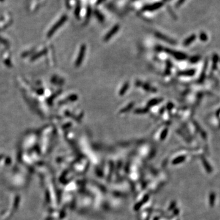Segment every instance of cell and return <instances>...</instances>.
<instances>
[{
    "label": "cell",
    "mask_w": 220,
    "mask_h": 220,
    "mask_svg": "<svg viewBox=\"0 0 220 220\" xmlns=\"http://www.w3.org/2000/svg\"><path fill=\"white\" fill-rule=\"evenodd\" d=\"M95 16H96V17H97V18H98V20H99L100 21H104V17H103V16L102 15V14H100V13L98 12V11H95Z\"/></svg>",
    "instance_id": "13"
},
{
    "label": "cell",
    "mask_w": 220,
    "mask_h": 220,
    "mask_svg": "<svg viewBox=\"0 0 220 220\" xmlns=\"http://www.w3.org/2000/svg\"><path fill=\"white\" fill-rule=\"evenodd\" d=\"M200 39L202 40L205 41V40H207V36L205 33H202L200 34Z\"/></svg>",
    "instance_id": "16"
},
{
    "label": "cell",
    "mask_w": 220,
    "mask_h": 220,
    "mask_svg": "<svg viewBox=\"0 0 220 220\" xmlns=\"http://www.w3.org/2000/svg\"><path fill=\"white\" fill-rule=\"evenodd\" d=\"M204 163L205 166H206V169H207V170L208 171V173H211V172H212V168H211L210 166H209V165L207 164V163L206 161H204Z\"/></svg>",
    "instance_id": "17"
},
{
    "label": "cell",
    "mask_w": 220,
    "mask_h": 220,
    "mask_svg": "<svg viewBox=\"0 0 220 220\" xmlns=\"http://www.w3.org/2000/svg\"><path fill=\"white\" fill-rule=\"evenodd\" d=\"M155 35L156 37H158V38L160 39V40H163V41L166 42H168V43H171V44H174V43H176V42H175L174 40H172L171 39L169 38V37H167V36H166L163 35V34H161V33H155Z\"/></svg>",
    "instance_id": "4"
},
{
    "label": "cell",
    "mask_w": 220,
    "mask_h": 220,
    "mask_svg": "<svg viewBox=\"0 0 220 220\" xmlns=\"http://www.w3.org/2000/svg\"><path fill=\"white\" fill-rule=\"evenodd\" d=\"M166 51L178 60H183L186 58V55L185 53H180V52L173 51L171 50H166Z\"/></svg>",
    "instance_id": "1"
},
{
    "label": "cell",
    "mask_w": 220,
    "mask_h": 220,
    "mask_svg": "<svg viewBox=\"0 0 220 220\" xmlns=\"http://www.w3.org/2000/svg\"><path fill=\"white\" fill-rule=\"evenodd\" d=\"M168 130L167 128H166V129L163 130V132H162V133L161 134V139L163 140V139L165 138V137L166 136V135H167L168 134Z\"/></svg>",
    "instance_id": "15"
},
{
    "label": "cell",
    "mask_w": 220,
    "mask_h": 220,
    "mask_svg": "<svg viewBox=\"0 0 220 220\" xmlns=\"http://www.w3.org/2000/svg\"><path fill=\"white\" fill-rule=\"evenodd\" d=\"M196 37V36H195V34L189 36V37H188L187 39H186L185 40V41L183 42V45L188 46L189 45H190L191 43L192 42H193L194 40H195Z\"/></svg>",
    "instance_id": "7"
},
{
    "label": "cell",
    "mask_w": 220,
    "mask_h": 220,
    "mask_svg": "<svg viewBox=\"0 0 220 220\" xmlns=\"http://www.w3.org/2000/svg\"><path fill=\"white\" fill-rule=\"evenodd\" d=\"M119 24H116V25L114 26L113 28L109 32H108V34H107L106 36L105 37V39H104L105 41H108V40H109L110 39H111V37H112L113 36L114 34L119 31Z\"/></svg>",
    "instance_id": "2"
},
{
    "label": "cell",
    "mask_w": 220,
    "mask_h": 220,
    "mask_svg": "<svg viewBox=\"0 0 220 220\" xmlns=\"http://www.w3.org/2000/svg\"><path fill=\"white\" fill-rule=\"evenodd\" d=\"M138 83H140V85H138V86H143V89H145L146 91H150V92H155V91H157L155 89H154V88H152V87L150 86V85H143V84L142 83V82H139V81H138Z\"/></svg>",
    "instance_id": "8"
},
{
    "label": "cell",
    "mask_w": 220,
    "mask_h": 220,
    "mask_svg": "<svg viewBox=\"0 0 220 220\" xmlns=\"http://www.w3.org/2000/svg\"><path fill=\"white\" fill-rule=\"evenodd\" d=\"M162 100H163V99H161V98H153V99L150 100L149 102L147 103V108H149L151 106L158 105V104L160 103Z\"/></svg>",
    "instance_id": "5"
},
{
    "label": "cell",
    "mask_w": 220,
    "mask_h": 220,
    "mask_svg": "<svg viewBox=\"0 0 220 220\" xmlns=\"http://www.w3.org/2000/svg\"><path fill=\"white\" fill-rule=\"evenodd\" d=\"M85 51H86V46L82 45L80 50V53H79L80 54H79L78 59L77 62H76V64H77L78 65H79L81 64V63L82 59H83L84 58V56H85Z\"/></svg>",
    "instance_id": "6"
},
{
    "label": "cell",
    "mask_w": 220,
    "mask_h": 220,
    "mask_svg": "<svg viewBox=\"0 0 220 220\" xmlns=\"http://www.w3.org/2000/svg\"><path fill=\"white\" fill-rule=\"evenodd\" d=\"M215 195H214L213 193H212L210 195V204L211 205H212L214 204V200H215Z\"/></svg>",
    "instance_id": "14"
},
{
    "label": "cell",
    "mask_w": 220,
    "mask_h": 220,
    "mask_svg": "<svg viewBox=\"0 0 220 220\" xmlns=\"http://www.w3.org/2000/svg\"><path fill=\"white\" fill-rule=\"evenodd\" d=\"M198 57H196V56H195V57H192V58H191V62H192V63H195V62H196L198 60Z\"/></svg>",
    "instance_id": "18"
},
{
    "label": "cell",
    "mask_w": 220,
    "mask_h": 220,
    "mask_svg": "<svg viewBox=\"0 0 220 220\" xmlns=\"http://www.w3.org/2000/svg\"><path fill=\"white\" fill-rule=\"evenodd\" d=\"M185 1V0H179V1H178L177 3V6H179L181 5V4L183 3Z\"/></svg>",
    "instance_id": "19"
},
{
    "label": "cell",
    "mask_w": 220,
    "mask_h": 220,
    "mask_svg": "<svg viewBox=\"0 0 220 220\" xmlns=\"http://www.w3.org/2000/svg\"><path fill=\"white\" fill-rule=\"evenodd\" d=\"M147 111H148V108H140V109H136L135 111H134V113L136 114H145L146 113H147Z\"/></svg>",
    "instance_id": "12"
},
{
    "label": "cell",
    "mask_w": 220,
    "mask_h": 220,
    "mask_svg": "<svg viewBox=\"0 0 220 220\" xmlns=\"http://www.w3.org/2000/svg\"><path fill=\"white\" fill-rule=\"evenodd\" d=\"M162 6H163V3H154L152 4V5L146 6L143 8V10L144 11H153L160 8Z\"/></svg>",
    "instance_id": "3"
},
{
    "label": "cell",
    "mask_w": 220,
    "mask_h": 220,
    "mask_svg": "<svg viewBox=\"0 0 220 220\" xmlns=\"http://www.w3.org/2000/svg\"><path fill=\"white\" fill-rule=\"evenodd\" d=\"M128 88H129V82H126L123 86L121 88V89L119 91V94L120 95H124L125 94V92H127V91L128 90Z\"/></svg>",
    "instance_id": "9"
},
{
    "label": "cell",
    "mask_w": 220,
    "mask_h": 220,
    "mask_svg": "<svg viewBox=\"0 0 220 220\" xmlns=\"http://www.w3.org/2000/svg\"><path fill=\"white\" fill-rule=\"evenodd\" d=\"M133 106H134V103L133 102L130 103L129 105H128V106H125L124 109L121 110V113H125V112H127V111H129L130 109L132 108V107Z\"/></svg>",
    "instance_id": "10"
},
{
    "label": "cell",
    "mask_w": 220,
    "mask_h": 220,
    "mask_svg": "<svg viewBox=\"0 0 220 220\" xmlns=\"http://www.w3.org/2000/svg\"><path fill=\"white\" fill-rule=\"evenodd\" d=\"M195 73V70H188L184 72H180V74L182 75H186V76H191V75H194Z\"/></svg>",
    "instance_id": "11"
}]
</instances>
